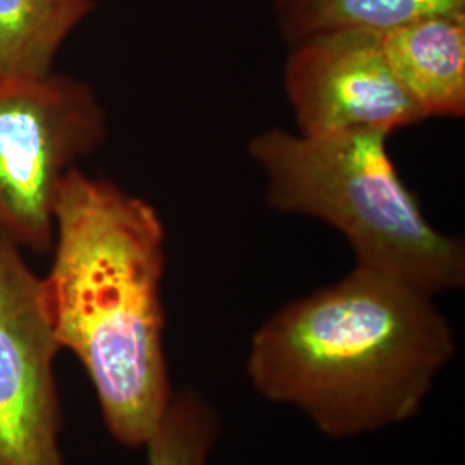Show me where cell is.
Returning <instances> with one entry per match:
<instances>
[{
	"label": "cell",
	"instance_id": "9c48e42d",
	"mask_svg": "<svg viewBox=\"0 0 465 465\" xmlns=\"http://www.w3.org/2000/svg\"><path fill=\"white\" fill-rule=\"evenodd\" d=\"M465 11V0H276L274 16L292 45L312 35L364 28L386 32L431 15Z\"/></svg>",
	"mask_w": 465,
	"mask_h": 465
},
{
	"label": "cell",
	"instance_id": "5b68a950",
	"mask_svg": "<svg viewBox=\"0 0 465 465\" xmlns=\"http://www.w3.org/2000/svg\"><path fill=\"white\" fill-rule=\"evenodd\" d=\"M59 350L42 280L0 232V465H66L54 374Z\"/></svg>",
	"mask_w": 465,
	"mask_h": 465
},
{
	"label": "cell",
	"instance_id": "3957f363",
	"mask_svg": "<svg viewBox=\"0 0 465 465\" xmlns=\"http://www.w3.org/2000/svg\"><path fill=\"white\" fill-rule=\"evenodd\" d=\"M382 132L303 134L271 130L250 142L266 174L267 203L317 217L349 240L357 267L426 295L465 282L459 238L434 230L401 182Z\"/></svg>",
	"mask_w": 465,
	"mask_h": 465
},
{
	"label": "cell",
	"instance_id": "7a4b0ae2",
	"mask_svg": "<svg viewBox=\"0 0 465 465\" xmlns=\"http://www.w3.org/2000/svg\"><path fill=\"white\" fill-rule=\"evenodd\" d=\"M453 351L430 295L355 267L255 332L249 374L262 397L299 407L330 438H350L416 416Z\"/></svg>",
	"mask_w": 465,
	"mask_h": 465
},
{
	"label": "cell",
	"instance_id": "6da1fadb",
	"mask_svg": "<svg viewBox=\"0 0 465 465\" xmlns=\"http://www.w3.org/2000/svg\"><path fill=\"white\" fill-rule=\"evenodd\" d=\"M164 226L114 183L71 169L54 207L42 297L54 336L95 388L111 434L145 445L173 397L164 351Z\"/></svg>",
	"mask_w": 465,
	"mask_h": 465
},
{
	"label": "cell",
	"instance_id": "52a82bcc",
	"mask_svg": "<svg viewBox=\"0 0 465 465\" xmlns=\"http://www.w3.org/2000/svg\"><path fill=\"white\" fill-rule=\"evenodd\" d=\"M384 55L426 117L465 116V11L381 32Z\"/></svg>",
	"mask_w": 465,
	"mask_h": 465
},
{
	"label": "cell",
	"instance_id": "30bf717a",
	"mask_svg": "<svg viewBox=\"0 0 465 465\" xmlns=\"http://www.w3.org/2000/svg\"><path fill=\"white\" fill-rule=\"evenodd\" d=\"M217 434L214 411L195 391L173 395L147 440L149 465H207Z\"/></svg>",
	"mask_w": 465,
	"mask_h": 465
},
{
	"label": "cell",
	"instance_id": "8992f818",
	"mask_svg": "<svg viewBox=\"0 0 465 465\" xmlns=\"http://www.w3.org/2000/svg\"><path fill=\"white\" fill-rule=\"evenodd\" d=\"M284 86L299 134H390L428 119L395 76L374 30H334L292 44Z\"/></svg>",
	"mask_w": 465,
	"mask_h": 465
},
{
	"label": "cell",
	"instance_id": "277c9868",
	"mask_svg": "<svg viewBox=\"0 0 465 465\" xmlns=\"http://www.w3.org/2000/svg\"><path fill=\"white\" fill-rule=\"evenodd\" d=\"M104 134V111L82 82L52 71L0 78V232L49 250L61 183Z\"/></svg>",
	"mask_w": 465,
	"mask_h": 465
},
{
	"label": "cell",
	"instance_id": "ba28073f",
	"mask_svg": "<svg viewBox=\"0 0 465 465\" xmlns=\"http://www.w3.org/2000/svg\"><path fill=\"white\" fill-rule=\"evenodd\" d=\"M95 7V0H0V78L50 73L67 36Z\"/></svg>",
	"mask_w": 465,
	"mask_h": 465
}]
</instances>
